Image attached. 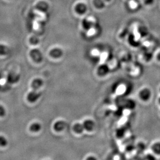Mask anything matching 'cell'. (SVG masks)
<instances>
[{
  "instance_id": "cell-4",
  "label": "cell",
  "mask_w": 160,
  "mask_h": 160,
  "mask_svg": "<svg viewBox=\"0 0 160 160\" xmlns=\"http://www.w3.org/2000/svg\"><path fill=\"white\" fill-rule=\"evenodd\" d=\"M109 72V66L106 64H101L100 65L97 69L98 75L101 77L105 76L108 74Z\"/></svg>"
},
{
  "instance_id": "cell-19",
  "label": "cell",
  "mask_w": 160,
  "mask_h": 160,
  "mask_svg": "<svg viewBox=\"0 0 160 160\" xmlns=\"http://www.w3.org/2000/svg\"><path fill=\"white\" fill-rule=\"evenodd\" d=\"M96 159H97V158H96V157H93V156L89 157L87 158V160H96Z\"/></svg>"
},
{
  "instance_id": "cell-9",
  "label": "cell",
  "mask_w": 160,
  "mask_h": 160,
  "mask_svg": "<svg viewBox=\"0 0 160 160\" xmlns=\"http://www.w3.org/2000/svg\"><path fill=\"white\" fill-rule=\"evenodd\" d=\"M50 55L53 58H60L63 55V51L59 48H55L51 50L50 52Z\"/></svg>"
},
{
  "instance_id": "cell-21",
  "label": "cell",
  "mask_w": 160,
  "mask_h": 160,
  "mask_svg": "<svg viewBox=\"0 0 160 160\" xmlns=\"http://www.w3.org/2000/svg\"><path fill=\"white\" fill-rule=\"evenodd\" d=\"M158 104L160 105V96L158 97Z\"/></svg>"
},
{
  "instance_id": "cell-13",
  "label": "cell",
  "mask_w": 160,
  "mask_h": 160,
  "mask_svg": "<svg viewBox=\"0 0 160 160\" xmlns=\"http://www.w3.org/2000/svg\"><path fill=\"white\" fill-rule=\"evenodd\" d=\"M30 129L32 132H38L41 129V126L38 123H35L32 124L31 126H30Z\"/></svg>"
},
{
  "instance_id": "cell-11",
  "label": "cell",
  "mask_w": 160,
  "mask_h": 160,
  "mask_svg": "<svg viewBox=\"0 0 160 160\" xmlns=\"http://www.w3.org/2000/svg\"><path fill=\"white\" fill-rule=\"evenodd\" d=\"M37 7L39 10L43 12H46L48 10V4L46 3V2H41L37 5Z\"/></svg>"
},
{
  "instance_id": "cell-2",
  "label": "cell",
  "mask_w": 160,
  "mask_h": 160,
  "mask_svg": "<svg viewBox=\"0 0 160 160\" xmlns=\"http://www.w3.org/2000/svg\"><path fill=\"white\" fill-rule=\"evenodd\" d=\"M41 96V92L37 90H33L29 93L27 96V99L30 102L34 103Z\"/></svg>"
},
{
  "instance_id": "cell-22",
  "label": "cell",
  "mask_w": 160,
  "mask_h": 160,
  "mask_svg": "<svg viewBox=\"0 0 160 160\" xmlns=\"http://www.w3.org/2000/svg\"><path fill=\"white\" fill-rule=\"evenodd\" d=\"M159 91H160V87L159 88Z\"/></svg>"
},
{
  "instance_id": "cell-1",
  "label": "cell",
  "mask_w": 160,
  "mask_h": 160,
  "mask_svg": "<svg viewBox=\"0 0 160 160\" xmlns=\"http://www.w3.org/2000/svg\"><path fill=\"white\" fill-rule=\"evenodd\" d=\"M139 99L144 102H147L152 97V91L149 88L144 87L139 91Z\"/></svg>"
},
{
  "instance_id": "cell-20",
  "label": "cell",
  "mask_w": 160,
  "mask_h": 160,
  "mask_svg": "<svg viewBox=\"0 0 160 160\" xmlns=\"http://www.w3.org/2000/svg\"><path fill=\"white\" fill-rule=\"evenodd\" d=\"M157 59L158 60V61L160 62V52H159L158 54L157 55Z\"/></svg>"
},
{
  "instance_id": "cell-12",
  "label": "cell",
  "mask_w": 160,
  "mask_h": 160,
  "mask_svg": "<svg viewBox=\"0 0 160 160\" xmlns=\"http://www.w3.org/2000/svg\"><path fill=\"white\" fill-rule=\"evenodd\" d=\"M76 10L78 13L84 14L86 12L87 7L84 4H79L77 5Z\"/></svg>"
},
{
  "instance_id": "cell-8",
  "label": "cell",
  "mask_w": 160,
  "mask_h": 160,
  "mask_svg": "<svg viewBox=\"0 0 160 160\" xmlns=\"http://www.w3.org/2000/svg\"><path fill=\"white\" fill-rule=\"evenodd\" d=\"M43 81L41 79L37 78L33 80L32 82L31 87L33 90H38L43 86Z\"/></svg>"
},
{
  "instance_id": "cell-5",
  "label": "cell",
  "mask_w": 160,
  "mask_h": 160,
  "mask_svg": "<svg viewBox=\"0 0 160 160\" xmlns=\"http://www.w3.org/2000/svg\"><path fill=\"white\" fill-rule=\"evenodd\" d=\"M83 124V126L84 127V130L88 132L92 131L95 127V123L91 119L86 120Z\"/></svg>"
},
{
  "instance_id": "cell-10",
  "label": "cell",
  "mask_w": 160,
  "mask_h": 160,
  "mask_svg": "<svg viewBox=\"0 0 160 160\" xmlns=\"http://www.w3.org/2000/svg\"><path fill=\"white\" fill-rule=\"evenodd\" d=\"M73 129L75 132L77 133H81L84 130V127L83 126V124L76 123L73 127Z\"/></svg>"
},
{
  "instance_id": "cell-18",
  "label": "cell",
  "mask_w": 160,
  "mask_h": 160,
  "mask_svg": "<svg viewBox=\"0 0 160 160\" xmlns=\"http://www.w3.org/2000/svg\"><path fill=\"white\" fill-rule=\"evenodd\" d=\"M6 114L5 108L1 105H0V117H3Z\"/></svg>"
},
{
  "instance_id": "cell-15",
  "label": "cell",
  "mask_w": 160,
  "mask_h": 160,
  "mask_svg": "<svg viewBox=\"0 0 160 160\" xmlns=\"http://www.w3.org/2000/svg\"><path fill=\"white\" fill-rule=\"evenodd\" d=\"M7 144V140L4 136H0V146H5Z\"/></svg>"
},
{
  "instance_id": "cell-14",
  "label": "cell",
  "mask_w": 160,
  "mask_h": 160,
  "mask_svg": "<svg viewBox=\"0 0 160 160\" xmlns=\"http://www.w3.org/2000/svg\"><path fill=\"white\" fill-rule=\"evenodd\" d=\"M10 53V49L4 45H0V55H6Z\"/></svg>"
},
{
  "instance_id": "cell-6",
  "label": "cell",
  "mask_w": 160,
  "mask_h": 160,
  "mask_svg": "<svg viewBox=\"0 0 160 160\" xmlns=\"http://www.w3.org/2000/svg\"><path fill=\"white\" fill-rule=\"evenodd\" d=\"M151 149L152 153L156 155H160V141L154 142L151 146Z\"/></svg>"
},
{
  "instance_id": "cell-7",
  "label": "cell",
  "mask_w": 160,
  "mask_h": 160,
  "mask_svg": "<svg viewBox=\"0 0 160 160\" xmlns=\"http://www.w3.org/2000/svg\"><path fill=\"white\" fill-rule=\"evenodd\" d=\"M65 127H66V123L62 120L57 121L53 126L54 129L58 132H60L61 131L63 130Z\"/></svg>"
},
{
  "instance_id": "cell-3",
  "label": "cell",
  "mask_w": 160,
  "mask_h": 160,
  "mask_svg": "<svg viewBox=\"0 0 160 160\" xmlns=\"http://www.w3.org/2000/svg\"><path fill=\"white\" fill-rule=\"evenodd\" d=\"M30 56L32 59L37 63H40L43 60V55L40 50L34 49L30 52Z\"/></svg>"
},
{
  "instance_id": "cell-17",
  "label": "cell",
  "mask_w": 160,
  "mask_h": 160,
  "mask_svg": "<svg viewBox=\"0 0 160 160\" xmlns=\"http://www.w3.org/2000/svg\"><path fill=\"white\" fill-rule=\"evenodd\" d=\"M30 42L33 44V45H37V44H38L39 42V40L38 38L35 37H32L31 40H30Z\"/></svg>"
},
{
  "instance_id": "cell-16",
  "label": "cell",
  "mask_w": 160,
  "mask_h": 160,
  "mask_svg": "<svg viewBox=\"0 0 160 160\" xmlns=\"http://www.w3.org/2000/svg\"><path fill=\"white\" fill-rule=\"evenodd\" d=\"M144 158L146 159V160H155V159H156V157H155V155L152 153V154H147L146 155H145V158Z\"/></svg>"
}]
</instances>
